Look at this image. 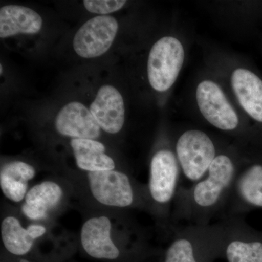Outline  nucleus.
Returning a JSON list of instances; mask_svg holds the SVG:
<instances>
[{
    "label": "nucleus",
    "mask_w": 262,
    "mask_h": 262,
    "mask_svg": "<svg viewBox=\"0 0 262 262\" xmlns=\"http://www.w3.org/2000/svg\"><path fill=\"white\" fill-rule=\"evenodd\" d=\"M241 155L221 153L206 175L190 187L180 186L174 199L170 225H211L225 213L241 165Z\"/></svg>",
    "instance_id": "nucleus-1"
},
{
    "label": "nucleus",
    "mask_w": 262,
    "mask_h": 262,
    "mask_svg": "<svg viewBox=\"0 0 262 262\" xmlns=\"http://www.w3.org/2000/svg\"><path fill=\"white\" fill-rule=\"evenodd\" d=\"M182 170L175 151L160 148L151 157L146 185L149 211L164 226H170L174 199L179 187Z\"/></svg>",
    "instance_id": "nucleus-2"
},
{
    "label": "nucleus",
    "mask_w": 262,
    "mask_h": 262,
    "mask_svg": "<svg viewBox=\"0 0 262 262\" xmlns=\"http://www.w3.org/2000/svg\"><path fill=\"white\" fill-rule=\"evenodd\" d=\"M171 241L163 262H201L200 257L222 251L223 227L221 221L211 225L172 226Z\"/></svg>",
    "instance_id": "nucleus-3"
},
{
    "label": "nucleus",
    "mask_w": 262,
    "mask_h": 262,
    "mask_svg": "<svg viewBox=\"0 0 262 262\" xmlns=\"http://www.w3.org/2000/svg\"><path fill=\"white\" fill-rule=\"evenodd\" d=\"M90 191L103 206L113 208H143L149 210L146 186L136 184L120 170L88 173Z\"/></svg>",
    "instance_id": "nucleus-4"
},
{
    "label": "nucleus",
    "mask_w": 262,
    "mask_h": 262,
    "mask_svg": "<svg viewBox=\"0 0 262 262\" xmlns=\"http://www.w3.org/2000/svg\"><path fill=\"white\" fill-rule=\"evenodd\" d=\"M262 208V140L251 154L242 156L225 213L227 215H244Z\"/></svg>",
    "instance_id": "nucleus-5"
},
{
    "label": "nucleus",
    "mask_w": 262,
    "mask_h": 262,
    "mask_svg": "<svg viewBox=\"0 0 262 262\" xmlns=\"http://www.w3.org/2000/svg\"><path fill=\"white\" fill-rule=\"evenodd\" d=\"M176 155L182 174L194 184L206 175L218 152L214 141L204 131L188 130L182 133L175 145Z\"/></svg>",
    "instance_id": "nucleus-6"
},
{
    "label": "nucleus",
    "mask_w": 262,
    "mask_h": 262,
    "mask_svg": "<svg viewBox=\"0 0 262 262\" xmlns=\"http://www.w3.org/2000/svg\"><path fill=\"white\" fill-rule=\"evenodd\" d=\"M185 52L177 38H160L150 50L147 76L150 85L158 92L168 91L178 78L184 64Z\"/></svg>",
    "instance_id": "nucleus-7"
},
{
    "label": "nucleus",
    "mask_w": 262,
    "mask_h": 262,
    "mask_svg": "<svg viewBox=\"0 0 262 262\" xmlns=\"http://www.w3.org/2000/svg\"><path fill=\"white\" fill-rule=\"evenodd\" d=\"M223 227V247L228 262H262V232L250 227L244 215H227Z\"/></svg>",
    "instance_id": "nucleus-8"
},
{
    "label": "nucleus",
    "mask_w": 262,
    "mask_h": 262,
    "mask_svg": "<svg viewBox=\"0 0 262 262\" xmlns=\"http://www.w3.org/2000/svg\"><path fill=\"white\" fill-rule=\"evenodd\" d=\"M112 232L113 223L106 215H98L86 220L80 232L82 251L89 257L100 261H126L134 251L113 239Z\"/></svg>",
    "instance_id": "nucleus-9"
},
{
    "label": "nucleus",
    "mask_w": 262,
    "mask_h": 262,
    "mask_svg": "<svg viewBox=\"0 0 262 262\" xmlns=\"http://www.w3.org/2000/svg\"><path fill=\"white\" fill-rule=\"evenodd\" d=\"M196 100L202 115L212 126L225 132L238 130V115L218 84L202 81L196 87Z\"/></svg>",
    "instance_id": "nucleus-10"
},
{
    "label": "nucleus",
    "mask_w": 262,
    "mask_h": 262,
    "mask_svg": "<svg viewBox=\"0 0 262 262\" xmlns=\"http://www.w3.org/2000/svg\"><path fill=\"white\" fill-rule=\"evenodd\" d=\"M118 28V22L110 15H98L90 19L74 37L76 53L84 58L102 56L113 45Z\"/></svg>",
    "instance_id": "nucleus-11"
},
{
    "label": "nucleus",
    "mask_w": 262,
    "mask_h": 262,
    "mask_svg": "<svg viewBox=\"0 0 262 262\" xmlns=\"http://www.w3.org/2000/svg\"><path fill=\"white\" fill-rule=\"evenodd\" d=\"M55 127L62 136L72 139H94L101 135V127L90 110L82 103L73 101L58 113Z\"/></svg>",
    "instance_id": "nucleus-12"
},
{
    "label": "nucleus",
    "mask_w": 262,
    "mask_h": 262,
    "mask_svg": "<svg viewBox=\"0 0 262 262\" xmlns=\"http://www.w3.org/2000/svg\"><path fill=\"white\" fill-rule=\"evenodd\" d=\"M90 111L105 132L116 134L125 123V105L122 95L112 85H103L91 103Z\"/></svg>",
    "instance_id": "nucleus-13"
},
{
    "label": "nucleus",
    "mask_w": 262,
    "mask_h": 262,
    "mask_svg": "<svg viewBox=\"0 0 262 262\" xmlns=\"http://www.w3.org/2000/svg\"><path fill=\"white\" fill-rule=\"evenodd\" d=\"M231 84L241 107L262 128V78L253 71L237 68L231 76Z\"/></svg>",
    "instance_id": "nucleus-14"
},
{
    "label": "nucleus",
    "mask_w": 262,
    "mask_h": 262,
    "mask_svg": "<svg viewBox=\"0 0 262 262\" xmlns=\"http://www.w3.org/2000/svg\"><path fill=\"white\" fill-rule=\"evenodd\" d=\"M47 232L44 226L30 225L24 228L13 215L5 217L1 224L2 241L8 253L15 257L27 258L32 253L36 239Z\"/></svg>",
    "instance_id": "nucleus-15"
},
{
    "label": "nucleus",
    "mask_w": 262,
    "mask_h": 262,
    "mask_svg": "<svg viewBox=\"0 0 262 262\" xmlns=\"http://www.w3.org/2000/svg\"><path fill=\"white\" fill-rule=\"evenodd\" d=\"M63 196V189L58 183L44 181L29 189L22 205V213L29 220H45L60 204Z\"/></svg>",
    "instance_id": "nucleus-16"
},
{
    "label": "nucleus",
    "mask_w": 262,
    "mask_h": 262,
    "mask_svg": "<svg viewBox=\"0 0 262 262\" xmlns=\"http://www.w3.org/2000/svg\"><path fill=\"white\" fill-rule=\"evenodd\" d=\"M42 27V17L31 8L10 5L0 9L1 38L12 37L19 34H37Z\"/></svg>",
    "instance_id": "nucleus-17"
},
{
    "label": "nucleus",
    "mask_w": 262,
    "mask_h": 262,
    "mask_svg": "<svg viewBox=\"0 0 262 262\" xmlns=\"http://www.w3.org/2000/svg\"><path fill=\"white\" fill-rule=\"evenodd\" d=\"M35 175V169L26 162L16 160L5 164L0 171L2 192L9 201L21 203L29 190V182Z\"/></svg>",
    "instance_id": "nucleus-18"
},
{
    "label": "nucleus",
    "mask_w": 262,
    "mask_h": 262,
    "mask_svg": "<svg viewBox=\"0 0 262 262\" xmlns=\"http://www.w3.org/2000/svg\"><path fill=\"white\" fill-rule=\"evenodd\" d=\"M77 166L89 173L115 170V163L106 154L102 143L94 139H72L70 142Z\"/></svg>",
    "instance_id": "nucleus-19"
},
{
    "label": "nucleus",
    "mask_w": 262,
    "mask_h": 262,
    "mask_svg": "<svg viewBox=\"0 0 262 262\" xmlns=\"http://www.w3.org/2000/svg\"><path fill=\"white\" fill-rule=\"evenodd\" d=\"M126 3L125 0H84L85 9L92 13L107 15L118 11Z\"/></svg>",
    "instance_id": "nucleus-20"
},
{
    "label": "nucleus",
    "mask_w": 262,
    "mask_h": 262,
    "mask_svg": "<svg viewBox=\"0 0 262 262\" xmlns=\"http://www.w3.org/2000/svg\"><path fill=\"white\" fill-rule=\"evenodd\" d=\"M12 258H8V259H5L3 262H38V261H31V260L27 259V258H19V257H15Z\"/></svg>",
    "instance_id": "nucleus-21"
},
{
    "label": "nucleus",
    "mask_w": 262,
    "mask_h": 262,
    "mask_svg": "<svg viewBox=\"0 0 262 262\" xmlns=\"http://www.w3.org/2000/svg\"><path fill=\"white\" fill-rule=\"evenodd\" d=\"M0 70H1V72H0V74H3V66H0Z\"/></svg>",
    "instance_id": "nucleus-22"
}]
</instances>
